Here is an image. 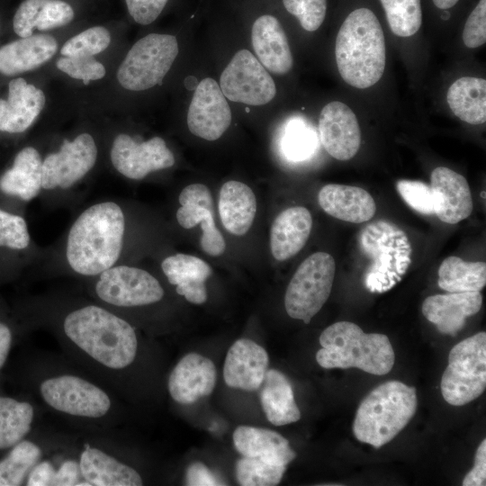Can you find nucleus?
<instances>
[{
    "instance_id": "38",
    "label": "nucleus",
    "mask_w": 486,
    "mask_h": 486,
    "mask_svg": "<svg viewBox=\"0 0 486 486\" xmlns=\"http://www.w3.org/2000/svg\"><path fill=\"white\" fill-rule=\"evenodd\" d=\"M286 470V466L269 464L257 458L246 457L236 463V478L243 486L277 485Z\"/></svg>"
},
{
    "instance_id": "22",
    "label": "nucleus",
    "mask_w": 486,
    "mask_h": 486,
    "mask_svg": "<svg viewBox=\"0 0 486 486\" xmlns=\"http://www.w3.org/2000/svg\"><path fill=\"white\" fill-rule=\"evenodd\" d=\"M45 94L22 77L12 79L8 98H0V130L20 133L27 130L42 111Z\"/></svg>"
},
{
    "instance_id": "1",
    "label": "nucleus",
    "mask_w": 486,
    "mask_h": 486,
    "mask_svg": "<svg viewBox=\"0 0 486 486\" xmlns=\"http://www.w3.org/2000/svg\"><path fill=\"white\" fill-rule=\"evenodd\" d=\"M335 57L341 77L353 87L365 89L381 79L386 64L385 38L373 8L358 4L346 13L336 37Z\"/></svg>"
},
{
    "instance_id": "29",
    "label": "nucleus",
    "mask_w": 486,
    "mask_h": 486,
    "mask_svg": "<svg viewBox=\"0 0 486 486\" xmlns=\"http://www.w3.org/2000/svg\"><path fill=\"white\" fill-rule=\"evenodd\" d=\"M81 476L95 486H140L142 479L132 467L126 465L98 448L86 446L81 453Z\"/></svg>"
},
{
    "instance_id": "18",
    "label": "nucleus",
    "mask_w": 486,
    "mask_h": 486,
    "mask_svg": "<svg viewBox=\"0 0 486 486\" xmlns=\"http://www.w3.org/2000/svg\"><path fill=\"white\" fill-rule=\"evenodd\" d=\"M216 378V367L211 359L197 353H189L171 372L168 392L176 402L192 404L213 392Z\"/></svg>"
},
{
    "instance_id": "21",
    "label": "nucleus",
    "mask_w": 486,
    "mask_h": 486,
    "mask_svg": "<svg viewBox=\"0 0 486 486\" xmlns=\"http://www.w3.org/2000/svg\"><path fill=\"white\" fill-rule=\"evenodd\" d=\"M482 305L480 292H449L428 296L422 303V313L437 330L455 336L466 318L479 312Z\"/></svg>"
},
{
    "instance_id": "12",
    "label": "nucleus",
    "mask_w": 486,
    "mask_h": 486,
    "mask_svg": "<svg viewBox=\"0 0 486 486\" xmlns=\"http://www.w3.org/2000/svg\"><path fill=\"white\" fill-rule=\"evenodd\" d=\"M100 299L120 307L155 303L164 296L159 282L148 272L127 266H111L95 285Z\"/></svg>"
},
{
    "instance_id": "51",
    "label": "nucleus",
    "mask_w": 486,
    "mask_h": 486,
    "mask_svg": "<svg viewBox=\"0 0 486 486\" xmlns=\"http://www.w3.org/2000/svg\"><path fill=\"white\" fill-rule=\"evenodd\" d=\"M55 469L48 461L38 463L30 472L27 480L29 486H47L51 485L55 475Z\"/></svg>"
},
{
    "instance_id": "23",
    "label": "nucleus",
    "mask_w": 486,
    "mask_h": 486,
    "mask_svg": "<svg viewBox=\"0 0 486 486\" xmlns=\"http://www.w3.org/2000/svg\"><path fill=\"white\" fill-rule=\"evenodd\" d=\"M318 202L328 215L347 222L368 221L376 212L372 195L358 186L326 184L319 192Z\"/></svg>"
},
{
    "instance_id": "49",
    "label": "nucleus",
    "mask_w": 486,
    "mask_h": 486,
    "mask_svg": "<svg viewBox=\"0 0 486 486\" xmlns=\"http://www.w3.org/2000/svg\"><path fill=\"white\" fill-rule=\"evenodd\" d=\"M186 485L189 486H213L223 484L217 476L202 463L191 464L185 473Z\"/></svg>"
},
{
    "instance_id": "42",
    "label": "nucleus",
    "mask_w": 486,
    "mask_h": 486,
    "mask_svg": "<svg viewBox=\"0 0 486 486\" xmlns=\"http://www.w3.org/2000/svg\"><path fill=\"white\" fill-rule=\"evenodd\" d=\"M57 68L69 76L83 80L88 85L91 80H98L104 76L105 68L93 56L62 57L56 62Z\"/></svg>"
},
{
    "instance_id": "45",
    "label": "nucleus",
    "mask_w": 486,
    "mask_h": 486,
    "mask_svg": "<svg viewBox=\"0 0 486 486\" xmlns=\"http://www.w3.org/2000/svg\"><path fill=\"white\" fill-rule=\"evenodd\" d=\"M462 38L469 49L481 47L486 42V0H478L469 13Z\"/></svg>"
},
{
    "instance_id": "17",
    "label": "nucleus",
    "mask_w": 486,
    "mask_h": 486,
    "mask_svg": "<svg viewBox=\"0 0 486 486\" xmlns=\"http://www.w3.org/2000/svg\"><path fill=\"white\" fill-rule=\"evenodd\" d=\"M434 214L448 224H456L470 216L473 203L468 182L462 175L445 167L431 173Z\"/></svg>"
},
{
    "instance_id": "40",
    "label": "nucleus",
    "mask_w": 486,
    "mask_h": 486,
    "mask_svg": "<svg viewBox=\"0 0 486 486\" xmlns=\"http://www.w3.org/2000/svg\"><path fill=\"white\" fill-rule=\"evenodd\" d=\"M316 144L314 132L300 120L292 121L285 128L282 148L288 158L306 159L314 152Z\"/></svg>"
},
{
    "instance_id": "2",
    "label": "nucleus",
    "mask_w": 486,
    "mask_h": 486,
    "mask_svg": "<svg viewBox=\"0 0 486 486\" xmlns=\"http://www.w3.org/2000/svg\"><path fill=\"white\" fill-rule=\"evenodd\" d=\"M125 229L123 212L112 202L87 208L73 223L68 238L67 259L84 275L101 274L120 256Z\"/></svg>"
},
{
    "instance_id": "54",
    "label": "nucleus",
    "mask_w": 486,
    "mask_h": 486,
    "mask_svg": "<svg viewBox=\"0 0 486 486\" xmlns=\"http://www.w3.org/2000/svg\"><path fill=\"white\" fill-rule=\"evenodd\" d=\"M481 196L483 197L485 199V192H482L481 193Z\"/></svg>"
},
{
    "instance_id": "7",
    "label": "nucleus",
    "mask_w": 486,
    "mask_h": 486,
    "mask_svg": "<svg viewBox=\"0 0 486 486\" xmlns=\"http://www.w3.org/2000/svg\"><path fill=\"white\" fill-rule=\"evenodd\" d=\"M485 387L486 333L482 331L450 350L440 390L447 403L463 406L481 396Z\"/></svg>"
},
{
    "instance_id": "28",
    "label": "nucleus",
    "mask_w": 486,
    "mask_h": 486,
    "mask_svg": "<svg viewBox=\"0 0 486 486\" xmlns=\"http://www.w3.org/2000/svg\"><path fill=\"white\" fill-rule=\"evenodd\" d=\"M75 17L71 4L63 0H24L16 10L13 26L21 38L35 30L48 31L68 24Z\"/></svg>"
},
{
    "instance_id": "41",
    "label": "nucleus",
    "mask_w": 486,
    "mask_h": 486,
    "mask_svg": "<svg viewBox=\"0 0 486 486\" xmlns=\"http://www.w3.org/2000/svg\"><path fill=\"white\" fill-rule=\"evenodd\" d=\"M284 11L307 32L317 31L324 22L328 0H281Z\"/></svg>"
},
{
    "instance_id": "10",
    "label": "nucleus",
    "mask_w": 486,
    "mask_h": 486,
    "mask_svg": "<svg viewBox=\"0 0 486 486\" xmlns=\"http://www.w3.org/2000/svg\"><path fill=\"white\" fill-rule=\"evenodd\" d=\"M220 87L229 100L249 105L266 104L276 94L273 78L248 50L233 56L221 73Z\"/></svg>"
},
{
    "instance_id": "36",
    "label": "nucleus",
    "mask_w": 486,
    "mask_h": 486,
    "mask_svg": "<svg viewBox=\"0 0 486 486\" xmlns=\"http://www.w3.org/2000/svg\"><path fill=\"white\" fill-rule=\"evenodd\" d=\"M176 220L184 229H192L201 224L202 234L200 243L204 253L212 256H219L224 253L225 239L216 227L213 211L201 206L181 205L176 212Z\"/></svg>"
},
{
    "instance_id": "24",
    "label": "nucleus",
    "mask_w": 486,
    "mask_h": 486,
    "mask_svg": "<svg viewBox=\"0 0 486 486\" xmlns=\"http://www.w3.org/2000/svg\"><path fill=\"white\" fill-rule=\"evenodd\" d=\"M236 450L246 457L286 466L295 457L288 440L276 431L251 426H239L233 432Z\"/></svg>"
},
{
    "instance_id": "43",
    "label": "nucleus",
    "mask_w": 486,
    "mask_h": 486,
    "mask_svg": "<svg viewBox=\"0 0 486 486\" xmlns=\"http://www.w3.org/2000/svg\"><path fill=\"white\" fill-rule=\"evenodd\" d=\"M30 243V235L24 219L0 209V247L23 249Z\"/></svg>"
},
{
    "instance_id": "19",
    "label": "nucleus",
    "mask_w": 486,
    "mask_h": 486,
    "mask_svg": "<svg viewBox=\"0 0 486 486\" xmlns=\"http://www.w3.org/2000/svg\"><path fill=\"white\" fill-rule=\"evenodd\" d=\"M267 352L248 338L238 339L230 347L224 362L223 378L231 388L243 391L259 389L268 367Z\"/></svg>"
},
{
    "instance_id": "39",
    "label": "nucleus",
    "mask_w": 486,
    "mask_h": 486,
    "mask_svg": "<svg viewBox=\"0 0 486 486\" xmlns=\"http://www.w3.org/2000/svg\"><path fill=\"white\" fill-rule=\"evenodd\" d=\"M110 42L109 31L104 26H94L68 40L60 53L65 57L94 56L104 51Z\"/></svg>"
},
{
    "instance_id": "37",
    "label": "nucleus",
    "mask_w": 486,
    "mask_h": 486,
    "mask_svg": "<svg viewBox=\"0 0 486 486\" xmlns=\"http://www.w3.org/2000/svg\"><path fill=\"white\" fill-rule=\"evenodd\" d=\"M40 448L31 441H21L0 461V486L20 485L39 463Z\"/></svg>"
},
{
    "instance_id": "26",
    "label": "nucleus",
    "mask_w": 486,
    "mask_h": 486,
    "mask_svg": "<svg viewBox=\"0 0 486 486\" xmlns=\"http://www.w3.org/2000/svg\"><path fill=\"white\" fill-rule=\"evenodd\" d=\"M162 270L176 291L186 301L194 304H202L207 301L205 281L212 274V269L202 259L186 254H176L165 258Z\"/></svg>"
},
{
    "instance_id": "46",
    "label": "nucleus",
    "mask_w": 486,
    "mask_h": 486,
    "mask_svg": "<svg viewBox=\"0 0 486 486\" xmlns=\"http://www.w3.org/2000/svg\"><path fill=\"white\" fill-rule=\"evenodd\" d=\"M169 0H125L130 17L139 24L148 25L158 18Z\"/></svg>"
},
{
    "instance_id": "14",
    "label": "nucleus",
    "mask_w": 486,
    "mask_h": 486,
    "mask_svg": "<svg viewBox=\"0 0 486 486\" xmlns=\"http://www.w3.org/2000/svg\"><path fill=\"white\" fill-rule=\"evenodd\" d=\"M111 160L119 173L135 180L175 164L174 155L162 138L153 137L138 143L127 134H119L114 139Z\"/></svg>"
},
{
    "instance_id": "34",
    "label": "nucleus",
    "mask_w": 486,
    "mask_h": 486,
    "mask_svg": "<svg viewBox=\"0 0 486 486\" xmlns=\"http://www.w3.org/2000/svg\"><path fill=\"white\" fill-rule=\"evenodd\" d=\"M437 284L448 292H481L486 284V264L448 256L439 266Z\"/></svg>"
},
{
    "instance_id": "31",
    "label": "nucleus",
    "mask_w": 486,
    "mask_h": 486,
    "mask_svg": "<svg viewBox=\"0 0 486 486\" xmlns=\"http://www.w3.org/2000/svg\"><path fill=\"white\" fill-rule=\"evenodd\" d=\"M262 384L260 402L270 423L284 426L301 418L292 387L283 373L275 369L267 370Z\"/></svg>"
},
{
    "instance_id": "6",
    "label": "nucleus",
    "mask_w": 486,
    "mask_h": 486,
    "mask_svg": "<svg viewBox=\"0 0 486 486\" xmlns=\"http://www.w3.org/2000/svg\"><path fill=\"white\" fill-rule=\"evenodd\" d=\"M361 246L372 260L364 276L371 292H384L397 284L411 262L407 235L391 222L377 220L364 228Z\"/></svg>"
},
{
    "instance_id": "9",
    "label": "nucleus",
    "mask_w": 486,
    "mask_h": 486,
    "mask_svg": "<svg viewBox=\"0 0 486 486\" xmlns=\"http://www.w3.org/2000/svg\"><path fill=\"white\" fill-rule=\"evenodd\" d=\"M177 54L178 43L175 36L149 33L129 50L118 68L117 79L127 90L149 89L161 84Z\"/></svg>"
},
{
    "instance_id": "4",
    "label": "nucleus",
    "mask_w": 486,
    "mask_h": 486,
    "mask_svg": "<svg viewBox=\"0 0 486 486\" xmlns=\"http://www.w3.org/2000/svg\"><path fill=\"white\" fill-rule=\"evenodd\" d=\"M321 348L317 363L325 369L358 368L375 375L391 372L395 355L389 338L380 333H364L356 324L338 321L320 336Z\"/></svg>"
},
{
    "instance_id": "25",
    "label": "nucleus",
    "mask_w": 486,
    "mask_h": 486,
    "mask_svg": "<svg viewBox=\"0 0 486 486\" xmlns=\"http://www.w3.org/2000/svg\"><path fill=\"white\" fill-rule=\"evenodd\" d=\"M311 227V214L305 207H290L280 212L270 230L273 256L284 261L295 256L307 242Z\"/></svg>"
},
{
    "instance_id": "16",
    "label": "nucleus",
    "mask_w": 486,
    "mask_h": 486,
    "mask_svg": "<svg viewBox=\"0 0 486 486\" xmlns=\"http://www.w3.org/2000/svg\"><path fill=\"white\" fill-rule=\"evenodd\" d=\"M319 132L326 151L338 160L351 159L360 148L361 131L357 118L342 102L333 101L322 108Z\"/></svg>"
},
{
    "instance_id": "30",
    "label": "nucleus",
    "mask_w": 486,
    "mask_h": 486,
    "mask_svg": "<svg viewBox=\"0 0 486 486\" xmlns=\"http://www.w3.org/2000/svg\"><path fill=\"white\" fill-rule=\"evenodd\" d=\"M218 209L224 228L233 235L243 236L251 228L256 216L255 194L244 183L228 181L220 190Z\"/></svg>"
},
{
    "instance_id": "44",
    "label": "nucleus",
    "mask_w": 486,
    "mask_h": 486,
    "mask_svg": "<svg viewBox=\"0 0 486 486\" xmlns=\"http://www.w3.org/2000/svg\"><path fill=\"white\" fill-rule=\"evenodd\" d=\"M396 188L402 199L421 214H434L433 195L430 185L420 181L399 180Z\"/></svg>"
},
{
    "instance_id": "3",
    "label": "nucleus",
    "mask_w": 486,
    "mask_h": 486,
    "mask_svg": "<svg viewBox=\"0 0 486 486\" xmlns=\"http://www.w3.org/2000/svg\"><path fill=\"white\" fill-rule=\"evenodd\" d=\"M63 328L77 347L106 367L122 369L136 357L134 328L103 308L90 305L76 310L66 317Z\"/></svg>"
},
{
    "instance_id": "48",
    "label": "nucleus",
    "mask_w": 486,
    "mask_h": 486,
    "mask_svg": "<svg viewBox=\"0 0 486 486\" xmlns=\"http://www.w3.org/2000/svg\"><path fill=\"white\" fill-rule=\"evenodd\" d=\"M463 486H484L486 485V440H482L478 446L474 465L463 480Z\"/></svg>"
},
{
    "instance_id": "50",
    "label": "nucleus",
    "mask_w": 486,
    "mask_h": 486,
    "mask_svg": "<svg viewBox=\"0 0 486 486\" xmlns=\"http://www.w3.org/2000/svg\"><path fill=\"white\" fill-rule=\"evenodd\" d=\"M81 472L79 463L73 460H67L62 463L58 471H56L51 485L55 486H71V485H87L86 482L80 481Z\"/></svg>"
},
{
    "instance_id": "11",
    "label": "nucleus",
    "mask_w": 486,
    "mask_h": 486,
    "mask_svg": "<svg viewBox=\"0 0 486 486\" xmlns=\"http://www.w3.org/2000/svg\"><path fill=\"white\" fill-rule=\"evenodd\" d=\"M40 392L49 406L72 416L100 418L111 408V400L101 388L75 375L49 378Z\"/></svg>"
},
{
    "instance_id": "53",
    "label": "nucleus",
    "mask_w": 486,
    "mask_h": 486,
    "mask_svg": "<svg viewBox=\"0 0 486 486\" xmlns=\"http://www.w3.org/2000/svg\"><path fill=\"white\" fill-rule=\"evenodd\" d=\"M462 0H430L433 8L439 13V17L443 20L451 18V12Z\"/></svg>"
},
{
    "instance_id": "47",
    "label": "nucleus",
    "mask_w": 486,
    "mask_h": 486,
    "mask_svg": "<svg viewBox=\"0 0 486 486\" xmlns=\"http://www.w3.org/2000/svg\"><path fill=\"white\" fill-rule=\"evenodd\" d=\"M181 205H195L213 211L211 191L202 184H192L184 187L178 197Z\"/></svg>"
},
{
    "instance_id": "32",
    "label": "nucleus",
    "mask_w": 486,
    "mask_h": 486,
    "mask_svg": "<svg viewBox=\"0 0 486 486\" xmlns=\"http://www.w3.org/2000/svg\"><path fill=\"white\" fill-rule=\"evenodd\" d=\"M41 178V158L34 148L27 147L15 156L13 166L0 177V190L30 201L39 194Z\"/></svg>"
},
{
    "instance_id": "52",
    "label": "nucleus",
    "mask_w": 486,
    "mask_h": 486,
    "mask_svg": "<svg viewBox=\"0 0 486 486\" xmlns=\"http://www.w3.org/2000/svg\"><path fill=\"white\" fill-rule=\"evenodd\" d=\"M12 343V334L9 328L0 322V368L4 365Z\"/></svg>"
},
{
    "instance_id": "15",
    "label": "nucleus",
    "mask_w": 486,
    "mask_h": 486,
    "mask_svg": "<svg viewBox=\"0 0 486 486\" xmlns=\"http://www.w3.org/2000/svg\"><path fill=\"white\" fill-rule=\"evenodd\" d=\"M230 122V108L220 85L211 77L202 79L194 90L188 109L190 131L203 140H216Z\"/></svg>"
},
{
    "instance_id": "13",
    "label": "nucleus",
    "mask_w": 486,
    "mask_h": 486,
    "mask_svg": "<svg viewBox=\"0 0 486 486\" xmlns=\"http://www.w3.org/2000/svg\"><path fill=\"white\" fill-rule=\"evenodd\" d=\"M96 158V145L90 134L82 133L72 141L65 140L58 152L42 161V188L70 187L92 169Z\"/></svg>"
},
{
    "instance_id": "5",
    "label": "nucleus",
    "mask_w": 486,
    "mask_h": 486,
    "mask_svg": "<svg viewBox=\"0 0 486 486\" xmlns=\"http://www.w3.org/2000/svg\"><path fill=\"white\" fill-rule=\"evenodd\" d=\"M418 406L416 389L400 381L380 384L361 401L353 423L356 438L379 448L410 421Z\"/></svg>"
},
{
    "instance_id": "27",
    "label": "nucleus",
    "mask_w": 486,
    "mask_h": 486,
    "mask_svg": "<svg viewBox=\"0 0 486 486\" xmlns=\"http://www.w3.org/2000/svg\"><path fill=\"white\" fill-rule=\"evenodd\" d=\"M56 39L50 34H32L0 48V73L14 76L33 70L57 52Z\"/></svg>"
},
{
    "instance_id": "33",
    "label": "nucleus",
    "mask_w": 486,
    "mask_h": 486,
    "mask_svg": "<svg viewBox=\"0 0 486 486\" xmlns=\"http://www.w3.org/2000/svg\"><path fill=\"white\" fill-rule=\"evenodd\" d=\"M446 101L453 113L461 121L479 125L486 122V80L463 76L448 88Z\"/></svg>"
},
{
    "instance_id": "8",
    "label": "nucleus",
    "mask_w": 486,
    "mask_h": 486,
    "mask_svg": "<svg viewBox=\"0 0 486 486\" xmlns=\"http://www.w3.org/2000/svg\"><path fill=\"white\" fill-rule=\"evenodd\" d=\"M335 272V260L326 252H316L304 259L285 292L287 314L308 324L328 299Z\"/></svg>"
},
{
    "instance_id": "35",
    "label": "nucleus",
    "mask_w": 486,
    "mask_h": 486,
    "mask_svg": "<svg viewBox=\"0 0 486 486\" xmlns=\"http://www.w3.org/2000/svg\"><path fill=\"white\" fill-rule=\"evenodd\" d=\"M33 415L30 403L0 396V449L16 445L28 434Z\"/></svg>"
},
{
    "instance_id": "20",
    "label": "nucleus",
    "mask_w": 486,
    "mask_h": 486,
    "mask_svg": "<svg viewBox=\"0 0 486 486\" xmlns=\"http://www.w3.org/2000/svg\"><path fill=\"white\" fill-rule=\"evenodd\" d=\"M251 40L261 64L278 75L288 73L293 58L284 29L279 19L272 14L256 16L251 27Z\"/></svg>"
}]
</instances>
